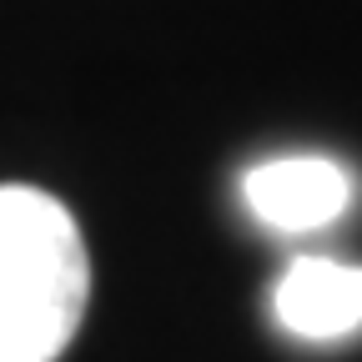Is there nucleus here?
<instances>
[{
	"instance_id": "nucleus-1",
	"label": "nucleus",
	"mask_w": 362,
	"mask_h": 362,
	"mask_svg": "<svg viewBox=\"0 0 362 362\" xmlns=\"http://www.w3.org/2000/svg\"><path fill=\"white\" fill-rule=\"evenodd\" d=\"M90 292L76 216L35 187H0V362H56Z\"/></svg>"
},
{
	"instance_id": "nucleus-2",
	"label": "nucleus",
	"mask_w": 362,
	"mask_h": 362,
	"mask_svg": "<svg viewBox=\"0 0 362 362\" xmlns=\"http://www.w3.org/2000/svg\"><path fill=\"white\" fill-rule=\"evenodd\" d=\"M242 202L272 232H322L352 206V176L327 156H272L242 176Z\"/></svg>"
},
{
	"instance_id": "nucleus-3",
	"label": "nucleus",
	"mask_w": 362,
	"mask_h": 362,
	"mask_svg": "<svg viewBox=\"0 0 362 362\" xmlns=\"http://www.w3.org/2000/svg\"><path fill=\"white\" fill-rule=\"evenodd\" d=\"M277 327L302 342H337L362 327V267L332 257H297L272 287Z\"/></svg>"
}]
</instances>
